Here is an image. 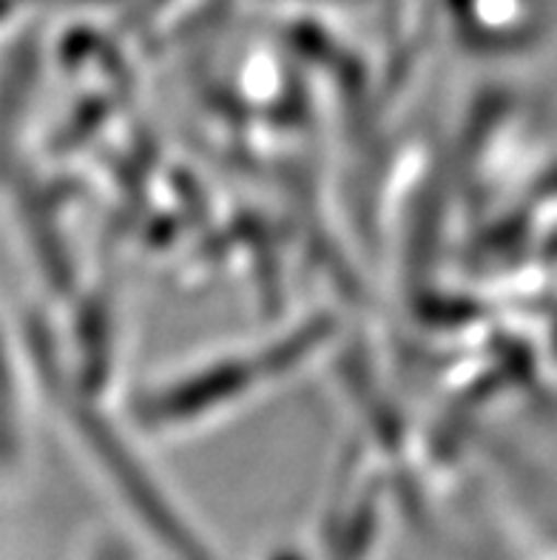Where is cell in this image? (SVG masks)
<instances>
[{"label":"cell","instance_id":"1","mask_svg":"<svg viewBox=\"0 0 557 560\" xmlns=\"http://www.w3.org/2000/svg\"><path fill=\"white\" fill-rule=\"evenodd\" d=\"M100 560H131V558H128L126 549H123V547H114V544H112V547L103 549V555H100Z\"/></svg>","mask_w":557,"mask_h":560}]
</instances>
